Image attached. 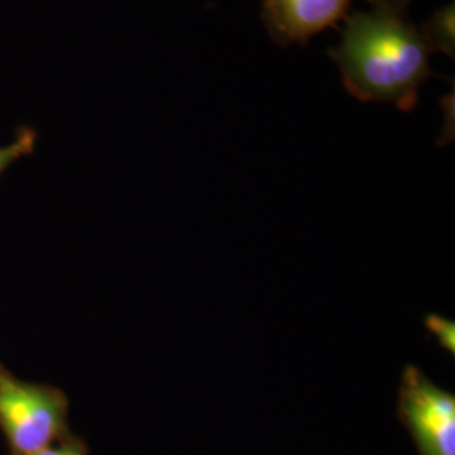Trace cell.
<instances>
[{
	"label": "cell",
	"mask_w": 455,
	"mask_h": 455,
	"mask_svg": "<svg viewBox=\"0 0 455 455\" xmlns=\"http://www.w3.org/2000/svg\"><path fill=\"white\" fill-rule=\"evenodd\" d=\"M430 49L403 12L373 7L344 19L342 41L329 51L344 88L361 101L391 103L410 112L419 88L432 75Z\"/></svg>",
	"instance_id": "cell-1"
},
{
	"label": "cell",
	"mask_w": 455,
	"mask_h": 455,
	"mask_svg": "<svg viewBox=\"0 0 455 455\" xmlns=\"http://www.w3.org/2000/svg\"><path fill=\"white\" fill-rule=\"evenodd\" d=\"M65 415V398L58 391L0 371V425L17 452L33 455L49 447L63 428Z\"/></svg>",
	"instance_id": "cell-2"
},
{
	"label": "cell",
	"mask_w": 455,
	"mask_h": 455,
	"mask_svg": "<svg viewBox=\"0 0 455 455\" xmlns=\"http://www.w3.org/2000/svg\"><path fill=\"white\" fill-rule=\"evenodd\" d=\"M400 415L422 455H455V396L415 366L402 376Z\"/></svg>",
	"instance_id": "cell-3"
},
{
	"label": "cell",
	"mask_w": 455,
	"mask_h": 455,
	"mask_svg": "<svg viewBox=\"0 0 455 455\" xmlns=\"http://www.w3.org/2000/svg\"><path fill=\"white\" fill-rule=\"evenodd\" d=\"M353 0H263L261 20L278 46L306 44L346 19Z\"/></svg>",
	"instance_id": "cell-4"
},
{
	"label": "cell",
	"mask_w": 455,
	"mask_h": 455,
	"mask_svg": "<svg viewBox=\"0 0 455 455\" xmlns=\"http://www.w3.org/2000/svg\"><path fill=\"white\" fill-rule=\"evenodd\" d=\"M420 34L430 52L439 51L454 60V2L435 11L423 24Z\"/></svg>",
	"instance_id": "cell-5"
},
{
	"label": "cell",
	"mask_w": 455,
	"mask_h": 455,
	"mask_svg": "<svg viewBox=\"0 0 455 455\" xmlns=\"http://www.w3.org/2000/svg\"><path fill=\"white\" fill-rule=\"evenodd\" d=\"M427 327L437 336L440 344L454 355L455 351V327L454 323H449L447 319L439 315H430L427 319Z\"/></svg>",
	"instance_id": "cell-6"
},
{
	"label": "cell",
	"mask_w": 455,
	"mask_h": 455,
	"mask_svg": "<svg viewBox=\"0 0 455 455\" xmlns=\"http://www.w3.org/2000/svg\"><path fill=\"white\" fill-rule=\"evenodd\" d=\"M33 147V135L26 133L22 135L19 140L11 146L0 147V172L9 165L19 159L20 156H24L26 152H29V148Z\"/></svg>",
	"instance_id": "cell-7"
},
{
	"label": "cell",
	"mask_w": 455,
	"mask_h": 455,
	"mask_svg": "<svg viewBox=\"0 0 455 455\" xmlns=\"http://www.w3.org/2000/svg\"><path fill=\"white\" fill-rule=\"evenodd\" d=\"M442 108L445 112V129L442 132L440 146L451 142L454 137V92L442 100Z\"/></svg>",
	"instance_id": "cell-8"
},
{
	"label": "cell",
	"mask_w": 455,
	"mask_h": 455,
	"mask_svg": "<svg viewBox=\"0 0 455 455\" xmlns=\"http://www.w3.org/2000/svg\"><path fill=\"white\" fill-rule=\"evenodd\" d=\"M373 7L378 9H387V11H395V12H403L407 14L408 4L411 0H368Z\"/></svg>",
	"instance_id": "cell-9"
}]
</instances>
